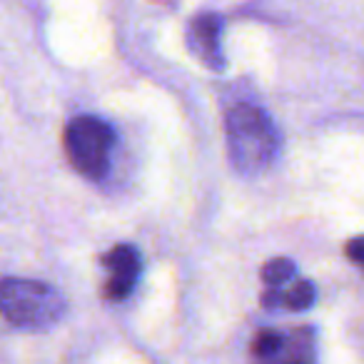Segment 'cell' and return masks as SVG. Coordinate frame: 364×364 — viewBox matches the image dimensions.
<instances>
[{
    "instance_id": "cell-1",
    "label": "cell",
    "mask_w": 364,
    "mask_h": 364,
    "mask_svg": "<svg viewBox=\"0 0 364 364\" xmlns=\"http://www.w3.org/2000/svg\"><path fill=\"white\" fill-rule=\"evenodd\" d=\"M225 132H228V150L235 167L247 175L264 170L279 150V137L269 115L247 102L235 105L228 112Z\"/></svg>"
},
{
    "instance_id": "cell-2",
    "label": "cell",
    "mask_w": 364,
    "mask_h": 364,
    "mask_svg": "<svg viewBox=\"0 0 364 364\" xmlns=\"http://www.w3.org/2000/svg\"><path fill=\"white\" fill-rule=\"evenodd\" d=\"M65 312V299L55 287L36 279H0V314L23 329H48Z\"/></svg>"
},
{
    "instance_id": "cell-3",
    "label": "cell",
    "mask_w": 364,
    "mask_h": 364,
    "mask_svg": "<svg viewBox=\"0 0 364 364\" xmlns=\"http://www.w3.org/2000/svg\"><path fill=\"white\" fill-rule=\"evenodd\" d=\"M63 147L80 175L102 180L110 170V152L115 147V130L95 115H80L68 122Z\"/></svg>"
},
{
    "instance_id": "cell-4",
    "label": "cell",
    "mask_w": 364,
    "mask_h": 364,
    "mask_svg": "<svg viewBox=\"0 0 364 364\" xmlns=\"http://www.w3.org/2000/svg\"><path fill=\"white\" fill-rule=\"evenodd\" d=\"M102 267L107 269V282L102 287V297L110 299V302H120L135 287L142 262L132 245H117L102 257Z\"/></svg>"
},
{
    "instance_id": "cell-5",
    "label": "cell",
    "mask_w": 364,
    "mask_h": 364,
    "mask_svg": "<svg viewBox=\"0 0 364 364\" xmlns=\"http://www.w3.org/2000/svg\"><path fill=\"white\" fill-rule=\"evenodd\" d=\"M220 31H223V21H220V16H215V13L198 16L193 21V28H190V46H193L195 55L213 68H223Z\"/></svg>"
},
{
    "instance_id": "cell-6",
    "label": "cell",
    "mask_w": 364,
    "mask_h": 364,
    "mask_svg": "<svg viewBox=\"0 0 364 364\" xmlns=\"http://www.w3.org/2000/svg\"><path fill=\"white\" fill-rule=\"evenodd\" d=\"M312 302H314V287L307 279H299V282H294L289 289H282V287L269 289L262 297L264 307H284V309H292V312L312 307Z\"/></svg>"
},
{
    "instance_id": "cell-7",
    "label": "cell",
    "mask_w": 364,
    "mask_h": 364,
    "mask_svg": "<svg viewBox=\"0 0 364 364\" xmlns=\"http://www.w3.org/2000/svg\"><path fill=\"white\" fill-rule=\"evenodd\" d=\"M292 277H294V264H292V259H287V257H274L262 267V279L272 289L284 287Z\"/></svg>"
},
{
    "instance_id": "cell-8",
    "label": "cell",
    "mask_w": 364,
    "mask_h": 364,
    "mask_svg": "<svg viewBox=\"0 0 364 364\" xmlns=\"http://www.w3.org/2000/svg\"><path fill=\"white\" fill-rule=\"evenodd\" d=\"M269 364H312V347L309 342H294V347H289L284 339L282 349L274 354L272 359H267Z\"/></svg>"
},
{
    "instance_id": "cell-9",
    "label": "cell",
    "mask_w": 364,
    "mask_h": 364,
    "mask_svg": "<svg viewBox=\"0 0 364 364\" xmlns=\"http://www.w3.org/2000/svg\"><path fill=\"white\" fill-rule=\"evenodd\" d=\"M284 344V337L279 332H274V329H262V332L255 337L252 342V352L257 359H262V362H267V359H272L274 354L282 349Z\"/></svg>"
},
{
    "instance_id": "cell-10",
    "label": "cell",
    "mask_w": 364,
    "mask_h": 364,
    "mask_svg": "<svg viewBox=\"0 0 364 364\" xmlns=\"http://www.w3.org/2000/svg\"><path fill=\"white\" fill-rule=\"evenodd\" d=\"M347 257L352 259L354 264H359V267L364 269V237H357V240H352V242L347 245Z\"/></svg>"
}]
</instances>
